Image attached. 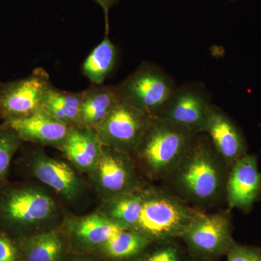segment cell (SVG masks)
I'll use <instances>...</instances> for the list:
<instances>
[{"instance_id":"cell-1","label":"cell","mask_w":261,"mask_h":261,"mask_svg":"<svg viewBox=\"0 0 261 261\" xmlns=\"http://www.w3.org/2000/svg\"><path fill=\"white\" fill-rule=\"evenodd\" d=\"M229 169L208 137L200 132L168 177L182 200L203 207L226 197Z\"/></svg>"},{"instance_id":"cell-2","label":"cell","mask_w":261,"mask_h":261,"mask_svg":"<svg viewBox=\"0 0 261 261\" xmlns=\"http://www.w3.org/2000/svg\"><path fill=\"white\" fill-rule=\"evenodd\" d=\"M197 134L169 120L154 118L135 152L150 177L168 178L181 162Z\"/></svg>"},{"instance_id":"cell-3","label":"cell","mask_w":261,"mask_h":261,"mask_svg":"<svg viewBox=\"0 0 261 261\" xmlns=\"http://www.w3.org/2000/svg\"><path fill=\"white\" fill-rule=\"evenodd\" d=\"M202 214L178 196L151 189L144 191L142 212L133 231L154 240L182 236L187 227Z\"/></svg>"},{"instance_id":"cell-4","label":"cell","mask_w":261,"mask_h":261,"mask_svg":"<svg viewBox=\"0 0 261 261\" xmlns=\"http://www.w3.org/2000/svg\"><path fill=\"white\" fill-rule=\"evenodd\" d=\"M56 211L53 199L34 187L0 185V228L29 229L51 219Z\"/></svg>"},{"instance_id":"cell-5","label":"cell","mask_w":261,"mask_h":261,"mask_svg":"<svg viewBox=\"0 0 261 261\" xmlns=\"http://www.w3.org/2000/svg\"><path fill=\"white\" fill-rule=\"evenodd\" d=\"M117 87L122 101L154 118L162 112L176 86L161 67L145 61Z\"/></svg>"},{"instance_id":"cell-6","label":"cell","mask_w":261,"mask_h":261,"mask_svg":"<svg viewBox=\"0 0 261 261\" xmlns=\"http://www.w3.org/2000/svg\"><path fill=\"white\" fill-rule=\"evenodd\" d=\"M51 86L49 74L42 68H36L25 78L0 82V118L10 121L42 109L44 98Z\"/></svg>"},{"instance_id":"cell-7","label":"cell","mask_w":261,"mask_h":261,"mask_svg":"<svg viewBox=\"0 0 261 261\" xmlns=\"http://www.w3.org/2000/svg\"><path fill=\"white\" fill-rule=\"evenodd\" d=\"M152 119L121 100L97 130L98 137L106 147L135 152Z\"/></svg>"},{"instance_id":"cell-8","label":"cell","mask_w":261,"mask_h":261,"mask_svg":"<svg viewBox=\"0 0 261 261\" xmlns=\"http://www.w3.org/2000/svg\"><path fill=\"white\" fill-rule=\"evenodd\" d=\"M229 212L202 214L185 230L182 238L192 251L204 256L227 253L234 245Z\"/></svg>"},{"instance_id":"cell-9","label":"cell","mask_w":261,"mask_h":261,"mask_svg":"<svg viewBox=\"0 0 261 261\" xmlns=\"http://www.w3.org/2000/svg\"><path fill=\"white\" fill-rule=\"evenodd\" d=\"M211 101V93L203 84L185 83L176 87L158 118L200 133L205 128L206 112Z\"/></svg>"},{"instance_id":"cell-10","label":"cell","mask_w":261,"mask_h":261,"mask_svg":"<svg viewBox=\"0 0 261 261\" xmlns=\"http://www.w3.org/2000/svg\"><path fill=\"white\" fill-rule=\"evenodd\" d=\"M228 210L237 208L245 214L251 211L261 199V173L257 156L246 154L231 166L226 184Z\"/></svg>"},{"instance_id":"cell-11","label":"cell","mask_w":261,"mask_h":261,"mask_svg":"<svg viewBox=\"0 0 261 261\" xmlns=\"http://www.w3.org/2000/svg\"><path fill=\"white\" fill-rule=\"evenodd\" d=\"M203 132L230 168L247 154L248 147L243 132L221 108L212 103L206 112Z\"/></svg>"},{"instance_id":"cell-12","label":"cell","mask_w":261,"mask_h":261,"mask_svg":"<svg viewBox=\"0 0 261 261\" xmlns=\"http://www.w3.org/2000/svg\"><path fill=\"white\" fill-rule=\"evenodd\" d=\"M95 168L99 186L113 199L135 190L137 177L126 152L103 145Z\"/></svg>"},{"instance_id":"cell-13","label":"cell","mask_w":261,"mask_h":261,"mask_svg":"<svg viewBox=\"0 0 261 261\" xmlns=\"http://www.w3.org/2000/svg\"><path fill=\"white\" fill-rule=\"evenodd\" d=\"M4 123L15 130L22 141L61 147L71 127L58 121L42 109L25 118Z\"/></svg>"},{"instance_id":"cell-14","label":"cell","mask_w":261,"mask_h":261,"mask_svg":"<svg viewBox=\"0 0 261 261\" xmlns=\"http://www.w3.org/2000/svg\"><path fill=\"white\" fill-rule=\"evenodd\" d=\"M31 168L36 178L63 197L73 198L81 191L80 179L71 168L63 161L37 154L33 158Z\"/></svg>"},{"instance_id":"cell-15","label":"cell","mask_w":261,"mask_h":261,"mask_svg":"<svg viewBox=\"0 0 261 261\" xmlns=\"http://www.w3.org/2000/svg\"><path fill=\"white\" fill-rule=\"evenodd\" d=\"M121 101L117 85L92 84L83 91L79 126L97 130Z\"/></svg>"},{"instance_id":"cell-16","label":"cell","mask_w":261,"mask_h":261,"mask_svg":"<svg viewBox=\"0 0 261 261\" xmlns=\"http://www.w3.org/2000/svg\"><path fill=\"white\" fill-rule=\"evenodd\" d=\"M102 146L97 130L74 126L70 127L62 148L77 167L88 171L97 166Z\"/></svg>"},{"instance_id":"cell-17","label":"cell","mask_w":261,"mask_h":261,"mask_svg":"<svg viewBox=\"0 0 261 261\" xmlns=\"http://www.w3.org/2000/svg\"><path fill=\"white\" fill-rule=\"evenodd\" d=\"M83 91L65 92L51 86L43 100L42 109L69 126H79Z\"/></svg>"},{"instance_id":"cell-18","label":"cell","mask_w":261,"mask_h":261,"mask_svg":"<svg viewBox=\"0 0 261 261\" xmlns=\"http://www.w3.org/2000/svg\"><path fill=\"white\" fill-rule=\"evenodd\" d=\"M117 59L116 46L106 36L84 61V74L92 84L101 85L114 69Z\"/></svg>"},{"instance_id":"cell-19","label":"cell","mask_w":261,"mask_h":261,"mask_svg":"<svg viewBox=\"0 0 261 261\" xmlns=\"http://www.w3.org/2000/svg\"><path fill=\"white\" fill-rule=\"evenodd\" d=\"M144 201V191L129 192L113 199L108 207L109 219L126 229H135Z\"/></svg>"},{"instance_id":"cell-20","label":"cell","mask_w":261,"mask_h":261,"mask_svg":"<svg viewBox=\"0 0 261 261\" xmlns=\"http://www.w3.org/2000/svg\"><path fill=\"white\" fill-rule=\"evenodd\" d=\"M126 229L109 218L91 216L82 220L77 226V235L91 244H105L117 233Z\"/></svg>"},{"instance_id":"cell-21","label":"cell","mask_w":261,"mask_h":261,"mask_svg":"<svg viewBox=\"0 0 261 261\" xmlns=\"http://www.w3.org/2000/svg\"><path fill=\"white\" fill-rule=\"evenodd\" d=\"M148 243V238L142 233L123 229L103 244V248L111 257L126 258L138 254Z\"/></svg>"},{"instance_id":"cell-22","label":"cell","mask_w":261,"mask_h":261,"mask_svg":"<svg viewBox=\"0 0 261 261\" xmlns=\"http://www.w3.org/2000/svg\"><path fill=\"white\" fill-rule=\"evenodd\" d=\"M62 250L61 239L56 232L38 235L25 243L27 261H56Z\"/></svg>"},{"instance_id":"cell-23","label":"cell","mask_w":261,"mask_h":261,"mask_svg":"<svg viewBox=\"0 0 261 261\" xmlns=\"http://www.w3.org/2000/svg\"><path fill=\"white\" fill-rule=\"evenodd\" d=\"M18 134L7 123L0 125V185L9 172L12 160L21 145Z\"/></svg>"},{"instance_id":"cell-24","label":"cell","mask_w":261,"mask_h":261,"mask_svg":"<svg viewBox=\"0 0 261 261\" xmlns=\"http://www.w3.org/2000/svg\"><path fill=\"white\" fill-rule=\"evenodd\" d=\"M226 254L228 261H261V248L257 247L234 244Z\"/></svg>"},{"instance_id":"cell-25","label":"cell","mask_w":261,"mask_h":261,"mask_svg":"<svg viewBox=\"0 0 261 261\" xmlns=\"http://www.w3.org/2000/svg\"><path fill=\"white\" fill-rule=\"evenodd\" d=\"M16 247L5 235L0 233V261L16 260Z\"/></svg>"},{"instance_id":"cell-26","label":"cell","mask_w":261,"mask_h":261,"mask_svg":"<svg viewBox=\"0 0 261 261\" xmlns=\"http://www.w3.org/2000/svg\"><path fill=\"white\" fill-rule=\"evenodd\" d=\"M145 261H180L176 249L171 246L162 247L151 254Z\"/></svg>"},{"instance_id":"cell-27","label":"cell","mask_w":261,"mask_h":261,"mask_svg":"<svg viewBox=\"0 0 261 261\" xmlns=\"http://www.w3.org/2000/svg\"><path fill=\"white\" fill-rule=\"evenodd\" d=\"M118 0H95L96 3L98 5H100L101 8H102L103 11H104L105 15H106V30H108V12L110 9L118 3Z\"/></svg>"},{"instance_id":"cell-28","label":"cell","mask_w":261,"mask_h":261,"mask_svg":"<svg viewBox=\"0 0 261 261\" xmlns=\"http://www.w3.org/2000/svg\"><path fill=\"white\" fill-rule=\"evenodd\" d=\"M230 1H231V2H235V1H238V0H230Z\"/></svg>"}]
</instances>
